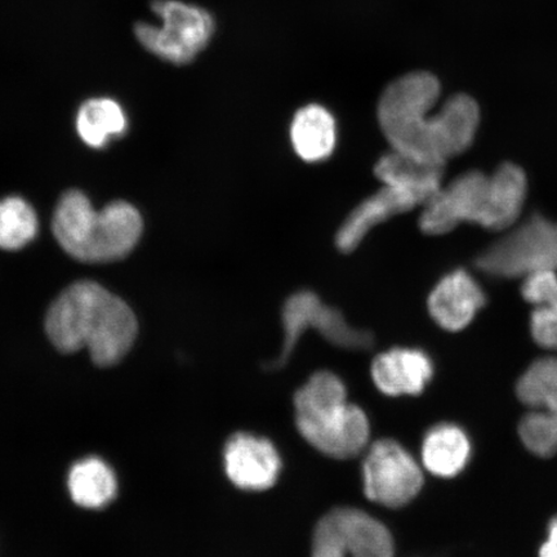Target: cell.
Wrapping results in <instances>:
<instances>
[{
  "instance_id": "6da1fadb",
  "label": "cell",
  "mask_w": 557,
  "mask_h": 557,
  "mask_svg": "<svg viewBox=\"0 0 557 557\" xmlns=\"http://www.w3.org/2000/svg\"><path fill=\"white\" fill-rule=\"evenodd\" d=\"M441 92V82L424 72L404 75L383 90L377 116L393 150L444 166L470 148L480 124L479 104L468 95H457L429 116Z\"/></svg>"
},
{
  "instance_id": "7a4b0ae2",
  "label": "cell",
  "mask_w": 557,
  "mask_h": 557,
  "mask_svg": "<svg viewBox=\"0 0 557 557\" xmlns=\"http://www.w3.org/2000/svg\"><path fill=\"white\" fill-rule=\"evenodd\" d=\"M46 332L60 352L87 348L96 366L120 363L134 346L138 324L122 298L100 284L83 281L55 298L46 317Z\"/></svg>"
},
{
  "instance_id": "3957f363",
  "label": "cell",
  "mask_w": 557,
  "mask_h": 557,
  "mask_svg": "<svg viewBox=\"0 0 557 557\" xmlns=\"http://www.w3.org/2000/svg\"><path fill=\"white\" fill-rule=\"evenodd\" d=\"M527 193V174L518 164H500L492 174L466 172L423 206L420 228L426 235H443L470 222L503 232L520 218Z\"/></svg>"
},
{
  "instance_id": "277c9868",
  "label": "cell",
  "mask_w": 557,
  "mask_h": 557,
  "mask_svg": "<svg viewBox=\"0 0 557 557\" xmlns=\"http://www.w3.org/2000/svg\"><path fill=\"white\" fill-rule=\"evenodd\" d=\"M52 228L62 249L87 263L114 262L135 249L143 234V219L127 201H114L95 211L85 194L62 195Z\"/></svg>"
},
{
  "instance_id": "5b68a950",
  "label": "cell",
  "mask_w": 557,
  "mask_h": 557,
  "mask_svg": "<svg viewBox=\"0 0 557 557\" xmlns=\"http://www.w3.org/2000/svg\"><path fill=\"white\" fill-rule=\"evenodd\" d=\"M296 423L305 441L323 455L346 459L359 455L369 438L366 413L347 403L344 382L318 372L295 396Z\"/></svg>"
},
{
  "instance_id": "8992f818",
  "label": "cell",
  "mask_w": 557,
  "mask_h": 557,
  "mask_svg": "<svg viewBox=\"0 0 557 557\" xmlns=\"http://www.w3.org/2000/svg\"><path fill=\"white\" fill-rule=\"evenodd\" d=\"M482 273L500 278L557 271V222L533 213L476 257Z\"/></svg>"
},
{
  "instance_id": "52a82bcc",
  "label": "cell",
  "mask_w": 557,
  "mask_h": 557,
  "mask_svg": "<svg viewBox=\"0 0 557 557\" xmlns=\"http://www.w3.org/2000/svg\"><path fill=\"white\" fill-rule=\"evenodd\" d=\"M151 10L162 24L138 23L135 34L139 44L159 59L174 65L189 64L212 38L213 18L199 7L180 0H154Z\"/></svg>"
},
{
  "instance_id": "ba28073f",
  "label": "cell",
  "mask_w": 557,
  "mask_h": 557,
  "mask_svg": "<svg viewBox=\"0 0 557 557\" xmlns=\"http://www.w3.org/2000/svg\"><path fill=\"white\" fill-rule=\"evenodd\" d=\"M284 343L281 355L268 364V369H278L290 358L298 339L308 330H317L330 343L347 350H367L374 343L373 334L354 329L346 322L343 312L322 302L309 290L298 292L285 302L282 312Z\"/></svg>"
},
{
  "instance_id": "9c48e42d",
  "label": "cell",
  "mask_w": 557,
  "mask_h": 557,
  "mask_svg": "<svg viewBox=\"0 0 557 557\" xmlns=\"http://www.w3.org/2000/svg\"><path fill=\"white\" fill-rule=\"evenodd\" d=\"M363 478L367 497L392 508L408 505L423 485L420 466L394 441L374 443L366 457Z\"/></svg>"
},
{
  "instance_id": "30bf717a",
  "label": "cell",
  "mask_w": 557,
  "mask_h": 557,
  "mask_svg": "<svg viewBox=\"0 0 557 557\" xmlns=\"http://www.w3.org/2000/svg\"><path fill=\"white\" fill-rule=\"evenodd\" d=\"M226 475L244 491H264L276 483L282 461L268 438L239 433L228 438L224 451Z\"/></svg>"
},
{
  "instance_id": "8fae6325",
  "label": "cell",
  "mask_w": 557,
  "mask_h": 557,
  "mask_svg": "<svg viewBox=\"0 0 557 557\" xmlns=\"http://www.w3.org/2000/svg\"><path fill=\"white\" fill-rule=\"evenodd\" d=\"M485 292L468 270L450 271L437 282L431 292L428 308L431 318L449 332L469 326L478 312L486 305Z\"/></svg>"
},
{
  "instance_id": "7c38bea8",
  "label": "cell",
  "mask_w": 557,
  "mask_h": 557,
  "mask_svg": "<svg viewBox=\"0 0 557 557\" xmlns=\"http://www.w3.org/2000/svg\"><path fill=\"white\" fill-rule=\"evenodd\" d=\"M433 359L420 348L395 347L379 355L372 364V377L380 392L388 396L423 393L434 377Z\"/></svg>"
},
{
  "instance_id": "4fadbf2b",
  "label": "cell",
  "mask_w": 557,
  "mask_h": 557,
  "mask_svg": "<svg viewBox=\"0 0 557 557\" xmlns=\"http://www.w3.org/2000/svg\"><path fill=\"white\" fill-rule=\"evenodd\" d=\"M418 206H423V201L413 193L383 185L381 190L355 208L339 227L336 235L337 248L341 252L351 253L373 227L396 214L412 211Z\"/></svg>"
},
{
  "instance_id": "5bb4252c",
  "label": "cell",
  "mask_w": 557,
  "mask_h": 557,
  "mask_svg": "<svg viewBox=\"0 0 557 557\" xmlns=\"http://www.w3.org/2000/svg\"><path fill=\"white\" fill-rule=\"evenodd\" d=\"M322 520L351 557L395 556L394 540L388 529L358 508H336Z\"/></svg>"
},
{
  "instance_id": "9a60e30c",
  "label": "cell",
  "mask_w": 557,
  "mask_h": 557,
  "mask_svg": "<svg viewBox=\"0 0 557 557\" xmlns=\"http://www.w3.org/2000/svg\"><path fill=\"white\" fill-rule=\"evenodd\" d=\"M471 453L469 435L455 423L436 424L422 443L424 468L438 478L459 475L469 465Z\"/></svg>"
},
{
  "instance_id": "2e32d148",
  "label": "cell",
  "mask_w": 557,
  "mask_h": 557,
  "mask_svg": "<svg viewBox=\"0 0 557 557\" xmlns=\"http://www.w3.org/2000/svg\"><path fill=\"white\" fill-rule=\"evenodd\" d=\"M374 173L383 185L413 193L424 206L442 189L444 166L423 163L392 150L381 157L374 166Z\"/></svg>"
},
{
  "instance_id": "e0dca14e",
  "label": "cell",
  "mask_w": 557,
  "mask_h": 557,
  "mask_svg": "<svg viewBox=\"0 0 557 557\" xmlns=\"http://www.w3.org/2000/svg\"><path fill=\"white\" fill-rule=\"evenodd\" d=\"M521 295L534 309L531 333L534 343L557 350V274L556 271H535L524 277Z\"/></svg>"
},
{
  "instance_id": "ac0fdd59",
  "label": "cell",
  "mask_w": 557,
  "mask_h": 557,
  "mask_svg": "<svg viewBox=\"0 0 557 557\" xmlns=\"http://www.w3.org/2000/svg\"><path fill=\"white\" fill-rule=\"evenodd\" d=\"M290 139L297 156L305 162H322L336 146V122L320 104H308L292 122Z\"/></svg>"
},
{
  "instance_id": "d6986e66",
  "label": "cell",
  "mask_w": 557,
  "mask_h": 557,
  "mask_svg": "<svg viewBox=\"0 0 557 557\" xmlns=\"http://www.w3.org/2000/svg\"><path fill=\"white\" fill-rule=\"evenodd\" d=\"M67 487L74 503L85 508H102L113 503L117 483L107 462L88 457L76 462L69 472Z\"/></svg>"
},
{
  "instance_id": "ffe728a7",
  "label": "cell",
  "mask_w": 557,
  "mask_h": 557,
  "mask_svg": "<svg viewBox=\"0 0 557 557\" xmlns=\"http://www.w3.org/2000/svg\"><path fill=\"white\" fill-rule=\"evenodd\" d=\"M128 122L120 103L111 99H92L82 104L76 116V129L90 148L100 149L111 138L122 136Z\"/></svg>"
},
{
  "instance_id": "44dd1931",
  "label": "cell",
  "mask_w": 557,
  "mask_h": 557,
  "mask_svg": "<svg viewBox=\"0 0 557 557\" xmlns=\"http://www.w3.org/2000/svg\"><path fill=\"white\" fill-rule=\"evenodd\" d=\"M517 394L525 406L557 416V358L535 360L518 381Z\"/></svg>"
},
{
  "instance_id": "7402d4cb",
  "label": "cell",
  "mask_w": 557,
  "mask_h": 557,
  "mask_svg": "<svg viewBox=\"0 0 557 557\" xmlns=\"http://www.w3.org/2000/svg\"><path fill=\"white\" fill-rule=\"evenodd\" d=\"M38 233V219L24 199L12 197L0 201V248L17 250Z\"/></svg>"
},
{
  "instance_id": "603a6c76",
  "label": "cell",
  "mask_w": 557,
  "mask_h": 557,
  "mask_svg": "<svg viewBox=\"0 0 557 557\" xmlns=\"http://www.w3.org/2000/svg\"><path fill=\"white\" fill-rule=\"evenodd\" d=\"M519 436L525 448L534 456L549 458L557 453V416L547 410L535 409L522 417Z\"/></svg>"
},
{
  "instance_id": "cb8c5ba5",
  "label": "cell",
  "mask_w": 557,
  "mask_h": 557,
  "mask_svg": "<svg viewBox=\"0 0 557 557\" xmlns=\"http://www.w3.org/2000/svg\"><path fill=\"white\" fill-rule=\"evenodd\" d=\"M312 557H347L345 548L323 520L319 521L313 533Z\"/></svg>"
},
{
  "instance_id": "d4e9b609",
  "label": "cell",
  "mask_w": 557,
  "mask_h": 557,
  "mask_svg": "<svg viewBox=\"0 0 557 557\" xmlns=\"http://www.w3.org/2000/svg\"><path fill=\"white\" fill-rule=\"evenodd\" d=\"M540 557H557V517L549 521L547 539L540 548Z\"/></svg>"
}]
</instances>
